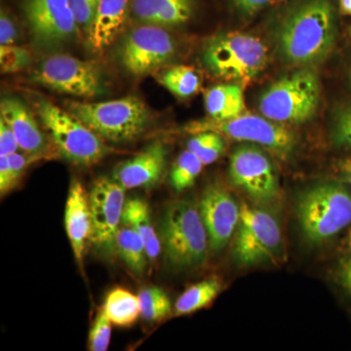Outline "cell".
I'll use <instances>...</instances> for the list:
<instances>
[{
    "mask_svg": "<svg viewBox=\"0 0 351 351\" xmlns=\"http://www.w3.org/2000/svg\"><path fill=\"white\" fill-rule=\"evenodd\" d=\"M337 38L334 7L328 0H307L284 18L276 44L284 61L308 68L324 62Z\"/></svg>",
    "mask_w": 351,
    "mask_h": 351,
    "instance_id": "6da1fadb",
    "label": "cell"
},
{
    "mask_svg": "<svg viewBox=\"0 0 351 351\" xmlns=\"http://www.w3.org/2000/svg\"><path fill=\"white\" fill-rule=\"evenodd\" d=\"M161 244L166 263L175 269H191L205 263L209 237L199 209L189 200L173 201L161 221Z\"/></svg>",
    "mask_w": 351,
    "mask_h": 351,
    "instance_id": "7a4b0ae2",
    "label": "cell"
},
{
    "mask_svg": "<svg viewBox=\"0 0 351 351\" xmlns=\"http://www.w3.org/2000/svg\"><path fill=\"white\" fill-rule=\"evenodd\" d=\"M66 108L101 138L117 144L141 137L151 122L147 106L136 96L96 103L68 101Z\"/></svg>",
    "mask_w": 351,
    "mask_h": 351,
    "instance_id": "3957f363",
    "label": "cell"
},
{
    "mask_svg": "<svg viewBox=\"0 0 351 351\" xmlns=\"http://www.w3.org/2000/svg\"><path fill=\"white\" fill-rule=\"evenodd\" d=\"M203 63L216 77L246 85L267 64V48L260 38L244 32L219 34L208 41Z\"/></svg>",
    "mask_w": 351,
    "mask_h": 351,
    "instance_id": "277c9868",
    "label": "cell"
},
{
    "mask_svg": "<svg viewBox=\"0 0 351 351\" xmlns=\"http://www.w3.org/2000/svg\"><path fill=\"white\" fill-rule=\"evenodd\" d=\"M34 104L39 119L49 133L57 152L69 162L90 167L112 154V149L105 140L69 110L44 99Z\"/></svg>",
    "mask_w": 351,
    "mask_h": 351,
    "instance_id": "5b68a950",
    "label": "cell"
},
{
    "mask_svg": "<svg viewBox=\"0 0 351 351\" xmlns=\"http://www.w3.org/2000/svg\"><path fill=\"white\" fill-rule=\"evenodd\" d=\"M297 216L304 237L322 243L351 225V195L338 182H322L300 195Z\"/></svg>",
    "mask_w": 351,
    "mask_h": 351,
    "instance_id": "8992f818",
    "label": "cell"
},
{
    "mask_svg": "<svg viewBox=\"0 0 351 351\" xmlns=\"http://www.w3.org/2000/svg\"><path fill=\"white\" fill-rule=\"evenodd\" d=\"M320 93L317 75L302 68L272 83L260 97L258 110L263 117L278 123H304L317 112Z\"/></svg>",
    "mask_w": 351,
    "mask_h": 351,
    "instance_id": "52a82bcc",
    "label": "cell"
},
{
    "mask_svg": "<svg viewBox=\"0 0 351 351\" xmlns=\"http://www.w3.org/2000/svg\"><path fill=\"white\" fill-rule=\"evenodd\" d=\"M184 131L193 135L200 132H216L223 137L261 145L282 158L290 156L297 145L295 136L283 124L250 113H242L228 120H197L184 126Z\"/></svg>",
    "mask_w": 351,
    "mask_h": 351,
    "instance_id": "ba28073f",
    "label": "cell"
},
{
    "mask_svg": "<svg viewBox=\"0 0 351 351\" xmlns=\"http://www.w3.org/2000/svg\"><path fill=\"white\" fill-rule=\"evenodd\" d=\"M31 82L58 93L91 99L106 93L105 80L99 66L68 54L46 58L32 71Z\"/></svg>",
    "mask_w": 351,
    "mask_h": 351,
    "instance_id": "9c48e42d",
    "label": "cell"
},
{
    "mask_svg": "<svg viewBox=\"0 0 351 351\" xmlns=\"http://www.w3.org/2000/svg\"><path fill=\"white\" fill-rule=\"evenodd\" d=\"M282 248V232L274 215L265 210L241 205L240 221L235 232L233 257L243 267L272 260Z\"/></svg>",
    "mask_w": 351,
    "mask_h": 351,
    "instance_id": "30bf717a",
    "label": "cell"
},
{
    "mask_svg": "<svg viewBox=\"0 0 351 351\" xmlns=\"http://www.w3.org/2000/svg\"><path fill=\"white\" fill-rule=\"evenodd\" d=\"M228 177L233 186L242 189L257 202H270L280 195L276 165L258 145L247 143L233 151Z\"/></svg>",
    "mask_w": 351,
    "mask_h": 351,
    "instance_id": "8fae6325",
    "label": "cell"
},
{
    "mask_svg": "<svg viewBox=\"0 0 351 351\" xmlns=\"http://www.w3.org/2000/svg\"><path fill=\"white\" fill-rule=\"evenodd\" d=\"M176 51L175 39L163 27L145 24L134 27L124 36L119 57L130 75L144 76L169 62Z\"/></svg>",
    "mask_w": 351,
    "mask_h": 351,
    "instance_id": "7c38bea8",
    "label": "cell"
},
{
    "mask_svg": "<svg viewBox=\"0 0 351 351\" xmlns=\"http://www.w3.org/2000/svg\"><path fill=\"white\" fill-rule=\"evenodd\" d=\"M24 12L34 43L54 49L80 31L69 0H25Z\"/></svg>",
    "mask_w": 351,
    "mask_h": 351,
    "instance_id": "4fadbf2b",
    "label": "cell"
},
{
    "mask_svg": "<svg viewBox=\"0 0 351 351\" xmlns=\"http://www.w3.org/2000/svg\"><path fill=\"white\" fill-rule=\"evenodd\" d=\"M126 189L113 178L101 177L88 193L92 221L93 243L100 248L114 244L125 207Z\"/></svg>",
    "mask_w": 351,
    "mask_h": 351,
    "instance_id": "5bb4252c",
    "label": "cell"
},
{
    "mask_svg": "<svg viewBox=\"0 0 351 351\" xmlns=\"http://www.w3.org/2000/svg\"><path fill=\"white\" fill-rule=\"evenodd\" d=\"M198 209L206 228L210 249L213 252L223 250L237 232L241 206L225 189L211 184L201 196Z\"/></svg>",
    "mask_w": 351,
    "mask_h": 351,
    "instance_id": "9a60e30c",
    "label": "cell"
},
{
    "mask_svg": "<svg viewBox=\"0 0 351 351\" xmlns=\"http://www.w3.org/2000/svg\"><path fill=\"white\" fill-rule=\"evenodd\" d=\"M167 154L162 143H154L140 154L119 164L112 178L125 189L152 188L162 179Z\"/></svg>",
    "mask_w": 351,
    "mask_h": 351,
    "instance_id": "2e32d148",
    "label": "cell"
},
{
    "mask_svg": "<svg viewBox=\"0 0 351 351\" xmlns=\"http://www.w3.org/2000/svg\"><path fill=\"white\" fill-rule=\"evenodd\" d=\"M0 119L12 129L20 149L29 156L48 158L49 143L31 110L20 99L4 97L0 103Z\"/></svg>",
    "mask_w": 351,
    "mask_h": 351,
    "instance_id": "e0dca14e",
    "label": "cell"
},
{
    "mask_svg": "<svg viewBox=\"0 0 351 351\" xmlns=\"http://www.w3.org/2000/svg\"><path fill=\"white\" fill-rule=\"evenodd\" d=\"M64 226L76 262L82 267L88 244L93 243V221L88 193L82 182L75 179L69 189Z\"/></svg>",
    "mask_w": 351,
    "mask_h": 351,
    "instance_id": "ac0fdd59",
    "label": "cell"
},
{
    "mask_svg": "<svg viewBox=\"0 0 351 351\" xmlns=\"http://www.w3.org/2000/svg\"><path fill=\"white\" fill-rule=\"evenodd\" d=\"M129 0H100L89 32L87 41L94 52L110 47L125 25Z\"/></svg>",
    "mask_w": 351,
    "mask_h": 351,
    "instance_id": "d6986e66",
    "label": "cell"
},
{
    "mask_svg": "<svg viewBox=\"0 0 351 351\" xmlns=\"http://www.w3.org/2000/svg\"><path fill=\"white\" fill-rule=\"evenodd\" d=\"M131 10L140 22L159 27L184 24L193 14L191 0H132Z\"/></svg>",
    "mask_w": 351,
    "mask_h": 351,
    "instance_id": "ffe728a7",
    "label": "cell"
},
{
    "mask_svg": "<svg viewBox=\"0 0 351 351\" xmlns=\"http://www.w3.org/2000/svg\"><path fill=\"white\" fill-rule=\"evenodd\" d=\"M204 101L208 114L212 119H232L244 113L243 89L237 83L210 88L205 93Z\"/></svg>",
    "mask_w": 351,
    "mask_h": 351,
    "instance_id": "44dd1931",
    "label": "cell"
},
{
    "mask_svg": "<svg viewBox=\"0 0 351 351\" xmlns=\"http://www.w3.org/2000/svg\"><path fill=\"white\" fill-rule=\"evenodd\" d=\"M122 223L131 226L142 237L151 262H156L162 250L161 240L152 226L149 205L140 198L126 201Z\"/></svg>",
    "mask_w": 351,
    "mask_h": 351,
    "instance_id": "7402d4cb",
    "label": "cell"
},
{
    "mask_svg": "<svg viewBox=\"0 0 351 351\" xmlns=\"http://www.w3.org/2000/svg\"><path fill=\"white\" fill-rule=\"evenodd\" d=\"M113 245L117 255L132 272L136 276L145 274L149 256L144 240L134 228L123 223L117 233Z\"/></svg>",
    "mask_w": 351,
    "mask_h": 351,
    "instance_id": "603a6c76",
    "label": "cell"
},
{
    "mask_svg": "<svg viewBox=\"0 0 351 351\" xmlns=\"http://www.w3.org/2000/svg\"><path fill=\"white\" fill-rule=\"evenodd\" d=\"M103 309L115 326L130 327L141 317L138 295L121 287L108 293Z\"/></svg>",
    "mask_w": 351,
    "mask_h": 351,
    "instance_id": "cb8c5ba5",
    "label": "cell"
},
{
    "mask_svg": "<svg viewBox=\"0 0 351 351\" xmlns=\"http://www.w3.org/2000/svg\"><path fill=\"white\" fill-rule=\"evenodd\" d=\"M221 291V283L218 279L211 278L201 281L186 289L174 306L175 315H189L209 306Z\"/></svg>",
    "mask_w": 351,
    "mask_h": 351,
    "instance_id": "d4e9b609",
    "label": "cell"
},
{
    "mask_svg": "<svg viewBox=\"0 0 351 351\" xmlns=\"http://www.w3.org/2000/svg\"><path fill=\"white\" fill-rule=\"evenodd\" d=\"M157 80L171 93L182 99L193 96L201 87V78L197 71L188 66H176L166 69L159 73Z\"/></svg>",
    "mask_w": 351,
    "mask_h": 351,
    "instance_id": "484cf974",
    "label": "cell"
},
{
    "mask_svg": "<svg viewBox=\"0 0 351 351\" xmlns=\"http://www.w3.org/2000/svg\"><path fill=\"white\" fill-rule=\"evenodd\" d=\"M204 166L193 152L188 149L182 152L171 170L170 181L173 189L177 193H182L193 186Z\"/></svg>",
    "mask_w": 351,
    "mask_h": 351,
    "instance_id": "4316f807",
    "label": "cell"
},
{
    "mask_svg": "<svg viewBox=\"0 0 351 351\" xmlns=\"http://www.w3.org/2000/svg\"><path fill=\"white\" fill-rule=\"evenodd\" d=\"M141 317L147 322H158L172 313L169 297L161 288H144L138 293Z\"/></svg>",
    "mask_w": 351,
    "mask_h": 351,
    "instance_id": "83f0119b",
    "label": "cell"
},
{
    "mask_svg": "<svg viewBox=\"0 0 351 351\" xmlns=\"http://www.w3.org/2000/svg\"><path fill=\"white\" fill-rule=\"evenodd\" d=\"M188 149L195 154L205 166L218 160L226 151L223 136L216 132L206 131L193 134L189 138Z\"/></svg>",
    "mask_w": 351,
    "mask_h": 351,
    "instance_id": "f1b7e54d",
    "label": "cell"
},
{
    "mask_svg": "<svg viewBox=\"0 0 351 351\" xmlns=\"http://www.w3.org/2000/svg\"><path fill=\"white\" fill-rule=\"evenodd\" d=\"M32 54L25 48L16 45L0 46V68L2 73L23 71L32 64Z\"/></svg>",
    "mask_w": 351,
    "mask_h": 351,
    "instance_id": "f546056e",
    "label": "cell"
},
{
    "mask_svg": "<svg viewBox=\"0 0 351 351\" xmlns=\"http://www.w3.org/2000/svg\"><path fill=\"white\" fill-rule=\"evenodd\" d=\"M112 321L108 319L104 309H101L95 318L88 337V350L107 351L112 338Z\"/></svg>",
    "mask_w": 351,
    "mask_h": 351,
    "instance_id": "4dcf8cb0",
    "label": "cell"
},
{
    "mask_svg": "<svg viewBox=\"0 0 351 351\" xmlns=\"http://www.w3.org/2000/svg\"><path fill=\"white\" fill-rule=\"evenodd\" d=\"M331 138L334 145L338 147H351V104L335 112Z\"/></svg>",
    "mask_w": 351,
    "mask_h": 351,
    "instance_id": "1f68e13d",
    "label": "cell"
},
{
    "mask_svg": "<svg viewBox=\"0 0 351 351\" xmlns=\"http://www.w3.org/2000/svg\"><path fill=\"white\" fill-rule=\"evenodd\" d=\"M100 0H69L78 29L88 34Z\"/></svg>",
    "mask_w": 351,
    "mask_h": 351,
    "instance_id": "d6a6232c",
    "label": "cell"
},
{
    "mask_svg": "<svg viewBox=\"0 0 351 351\" xmlns=\"http://www.w3.org/2000/svg\"><path fill=\"white\" fill-rule=\"evenodd\" d=\"M8 157L9 165H10L11 172H12L14 186H18L21 180L24 177L27 168L32 165L34 161L40 160L38 157L29 156L25 152H15Z\"/></svg>",
    "mask_w": 351,
    "mask_h": 351,
    "instance_id": "836d02e7",
    "label": "cell"
},
{
    "mask_svg": "<svg viewBox=\"0 0 351 351\" xmlns=\"http://www.w3.org/2000/svg\"><path fill=\"white\" fill-rule=\"evenodd\" d=\"M20 149L17 138L3 119H0V156H9Z\"/></svg>",
    "mask_w": 351,
    "mask_h": 351,
    "instance_id": "e575fe53",
    "label": "cell"
},
{
    "mask_svg": "<svg viewBox=\"0 0 351 351\" xmlns=\"http://www.w3.org/2000/svg\"><path fill=\"white\" fill-rule=\"evenodd\" d=\"M18 31L13 20L4 11L0 16V44L1 46L15 45Z\"/></svg>",
    "mask_w": 351,
    "mask_h": 351,
    "instance_id": "d590c367",
    "label": "cell"
},
{
    "mask_svg": "<svg viewBox=\"0 0 351 351\" xmlns=\"http://www.w3.org/2000/svg\"><path fill=\"white\" fill-rule=\"evenodd\" d=\"M336 277L339 286L351 297V254L339 261Z\"/></svg>",
    "mask_w": 351,
    "mask_h": 351,
    "instance_id": "8d00e7d4",
    "label": "cell"
},
{
    "mask_svg": "<svg viewBox=\"0 0 351 351\" xmlns=\"http://www.w3.org/2000/svg\"><path fill=\"white\" fill-rule=\"evenodd\" d=\"M15 189L8 157L0 156V193L2 197Z\"/></svg>",
    "mask_w": 351,
    "mask_h": 351,
    "instance_id": "74e56055",
    "label": "cell"
},
{
    "mask_svg": "<svg viewBox=\"0 0 351 351\" xmlns=\"http://www.w3.org/2000/svg\"><path fill=\"white\" fill-rule=\"evenodd\" d=\"M240 13L252 16L267 6L272 0H232Z\"/></svg>",
    "mask_w": 351,
    "mask_h": 351,
    "instance_id": "f35d334b",
    "label": "cell"
},
{
    "mask_svg": "<svg viewBox=\"0 0 351 351\" xmlns=\"http://www.w3.org/2000/svg\"><path fill=\"white\" fill-rule=\"evenodd\" d=\"M341 181L351 186V156L341 159L337 166Z\"/></svg>",
    "mask_w": 351,
    "mask_h": 351,
    "instance_id": "ab89813d",
    "label": "cell"
},
{
    "mask_svg": "<svg viewBox=\"0 0 351 351\" xmlns=\"http://www.w3.org/2000/svg\"><path fill=\"white\" fill-rule=\"evenodd\" d=\"M339 6H341V12L351 16V0H341Z\"/></svg>",
    "mask_w": 351,
    "mask_h": 351,
    "instance_id": "60d3db41",
    "label": "cell"
},
{
    "mask_svg": "<svg viewBox=\"0 0 351 351\" xmlns=\"http://www.w3.org/2000/svg\"><path fill=\"white\" fill-rule=\"evenodd\" d=\"M346 247H348V250L351 252V228L350 232L348 233V237H346Z\"/></svg>",
    "mask_w": 351,
    "mask_h": 351,
    "instance_id": "b9f144b4",
    "label": "cell"
},
{
    "mask_svg": "<svg viewBox=\"0 0 351 351\" xmlns=\"http://www.w3.org/2000/svg\"><path fill=\"white\" fill-rule=\"evenodd\" d=\"M348 77H350V82L351 84V64H350V71H348Z\"/></svg>",
    "mask_w": 351,
    "mask_h": 351,
    "instance_id": "7bdbcfd3",
    "label": "cell"
}]
</instances>
